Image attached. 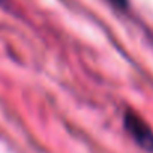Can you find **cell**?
<instances>
[{"label":"cell","instance_id":"obj_1","mask_svg":"<svg viewBox=\"0 0 153 153\" xmlns=\"http://www.w3.org/2000/svg\"><path fill=\"white\" fill-rule=\"evenodd\" d=\"M123 125L132 140L146 152H153V131L146 120L135 111L128 110L123 117Z\"/></svg>","mask_w":153,"mask_h":153},{"label":"cell","instance_id":"obj_2","mask_svg":"<svg viewBox=\"0 0 153 153\" xmlns=\"http://www.w3.org/2000/svg\"><path fill=\"white\" fill-rule=\"evenodd\" d=\"M108 2H110L111 5H114L116 8H119V9L128 8V0H108Z\"/></svg>","mask_w":153,"mask_h":153}]
</instances>
